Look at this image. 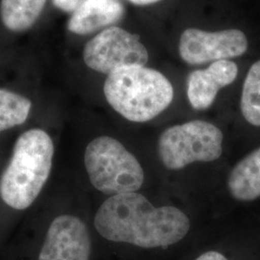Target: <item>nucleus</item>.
<instances>
[{
	"label": "nucleus",
	"mask_w": 260,
	"mask_h": 260,
	"mask_svg": "<svg viewBox=\"0 0 260 260\" xmlns=\"http://www.w3.org/2000/svg\"><path fill=\"white\" fill-rule=\"evenodd\" d=\"M93 224L103 238L144 249L164 248L183 239L190 220L175 206L155 207L136 192L111 196L94 216Z\"/></svg>",
	"instance_id": "f257e3e1"
},
{
	"label": "nucleus",
	"mask_w": 260,
	"mask_h": 260,
	"mask_svg": "<svg viewBox=\"0 0 260 260\" xmlns=\"http://www.w3.org/2000/svg\"><path fill=\"white\" fill-rule=\"evenodd\" d=\"M103 93L115 111L133 122L154 119L174 100L171 81L146 66H128L112 72L105 79Z\"/></svg>",
	"instance_id": "f03ea898"
},
{
	"label": "nucleus",
	"mask_w": 260,
	"mask_h": 260,
	"mask_svg": "<svg viewBox=\"0 0 260 260\" xmlns=\"http://www.w3.org/2000/svg\"><path fill=\"white\" fill-rule=\"evenodd\" d=\"M53 154V142L45 130L33 128L22 133L0 177L3 202L17 210L32 205L49 177Z\"/></svg>",
	"instance_id": "7ed1b4c3"
},
{
	"label": "nucleus",
	"mask_w": 260,
	"mask_h": 260,
	"mask_svg": "<svg viewBox=\"0 0 260 260\" xmlns=\"http://www.w3.org/2000/svg\"><path fill=\"white\" fill-rule=\"evenodd\" d=\"M92 185L106 195L136 192L145 173L139 161L118 140L101 136L89 143L84 154Z\"/></svg>",
	"instance_id": "20e7f679"
},
{
	"label": "nucleus",
	"mask_w": 260,
	"mask_h": 260,
	"mask_svg": "<svg viewBox=\"0 0 260 260\" xmlns=\"http://www.w3.org/2000/svg\"><path fill=\"white\" fill-rule=\"evenodd\" d=\"M223 132L202 120L187 121L164 130L158 140L161 163L173 171L195 162H212L223 152Z\"/></svg>",
	"instance_id": "39448f33"
},
{
	"label": "nucleus",
	"mask_w": 260,
	"mask_h": 260,
	"mask_svg": "<svg viewBox=\"0 0 260 260\" xmlns=\"http://www.w3.org/2000/svg\"><path fill=\"white\" fill-rule=\"evenodd\" d=\"M149 58V51L138 35L116 25L102 30L83 49L86 66L107 75L123 67L146 66Z\"/></svg>",
	"instance_id": "423d86ee"
},
{
	"label": "nucleus",
	"mask_w": 260,
	"mask_h": 260,
	"mask_svg": "<svg viewBox=\"0 0 260 260\" xmlns=\"http://www.w3.org/2000/svg\"><path fill=\"white\" fill-rule=\"evenodd\" d=\"M249 48L247 35L237 28L206 31L185 29L178 41V53L186 64L191 66L231 60L244 55Z\"/></svg>",
	"instance_id": "0eeeda50"
},
{
	"label": "nucleus",
	"mask_w": 260,
	"mask_h": 260,
	"mask_svg": "<svg viewBox=\"0 0 260 260\" xmlns=\"http://www.w3.org/2000/svg\"><path fill=\"white\" fill-rule=\"evenodd\" d=\"M91 238L77 217L62 215L50 224L39 260H90Z\"/></svg>",
	"instance_id": "6e6552de"
},
{
	"label": "nucleus",
	"mask_w": 260,
	"mask_h": 260,
	"mask_svg": "<svg viewBox=\"0 0 260 260\" xmlns=\"http://www.w3.org/2000/svg\"><path fill=\"white\" fill-rule=\"evenodd\" d=\"M238 75V66L232 60L215 61L204 70H196L187 78V96L199 111L213 104L221 89L233 84Z\"/></svg>",
	"instance_id": "1a4fd4ad"
},
{
	"label": "nucleus",
	"mask_w": 260,
	"mask_h": 260,
	"mask_svg": "<svg viewBox=\"0 0 260 260\" xmlns=\"http://www.w3.org/2000/svg\"><path fill=\"white\" fill-rule=\"evenodd\" d=\"M124 13V6L120 0H84L72 14L68 29L76 35H90L114 26L123 18Z\"/></svg>",
	"instance_id": "9d476101"
},
{
	"label": "nucleus",
	"mask_w": 260,
	"mask_h": 260,
	"mask_svg": "<svg viewBox=\"0 0 260 260\" xmlns=\"http://www.w3.org/2000/svg\"><path fill=\"white\" fill-rule=\"evenodd\" d=\"M228 188L232 197L240 202L260 198V148L234 166L228 178Z\"/></svg>",
	"instance_id": "9b49d317"
},
{
	"label": "nucleus",
	"mask_w": 260,
	"mask_h": 260,
	"mask_svg": "<svg viewBox=\"0 0 260 260\" xmlns=\"http://www.w3.org/2000/svg\"><path fill=\"white\" fill-rule=\"evenodd\" d=\"M46 2L47 0H1V20L10 31H25L37 21Z\"/></svg>",
	"instance_id": "f8f14e48"
},
{
	"label": "nucleus",
	"mask_w": 260,
	"mask_h": 260,
	"mask_svg": "<svg viewBox=\"0 0 260 260\" xmlns=\"http://www.w3.org/2000/svg\"><path fill=\"white\" fill-rule=\"evenodd\" d=\"M240 108L244 119L260 126V59L250 67L242 88Z\"/></svg>",
	"instance_id": "ddd939ff"
},
{
	"label": "nucleus",
	"mask_w": 260,
	"mask_h": 260,
	"mask_svg": "<svg viewBox=\"0 0 260 260\" xmlns=\"http://www.w3.org/2000/svg\"><path fill=\"white\" fill-rule=\"evenodd\" d=\"M31 106L27 98L0 89V131L22 124L27 120Z\"/></svg>",
	"instance_id": "4468645a"
},
{
	"label": "nucleus",
	"mask_w": 260,
	"mask_h": 260,
	"mask_svg": "<svg viewBox=\"0 0 260 260\" xmlns=\"http://www.w3.org/2000/svg\"><path fill=\"white\" fill-rule=\"evenodd\" d=\"M83 1L84 0H52V3L57 9L73 14L83 3Z\"/></svg>",
	"instance_id": "2eb2a0df"
},
{
	"label": "nucleus",
	"mask_w": 260,
	"mask_h": 260,
	"mask_svg": "<svg viewBox=\"0 0 260 260\" xmlns=\"http://www.w3.org/2000/svg\"><path fill=\"white\" fill-rule=\"evenodd\" d=\"M196 260H229L222 253L218 251H207L200 255Z\"/></svg>",
	"instance_id": "dca6fc26"
},
{
	"label": "nucleus",
	"mask_w": 260,
	"mask_h": 260,
	"mask_svg": "<svg viewBox=\"0 0 260 260\" xmlns=\"http://www.w3.org/2000/svg\"><path fill=\"white\" fill-rule=\"evenodd\" d=\"M129 1L130 3L137 5V6H149V5H152V4H156L160 1L163 0H127Z\"/></svg>",
	"instance_id": "f3484780"
}]
</instances>
